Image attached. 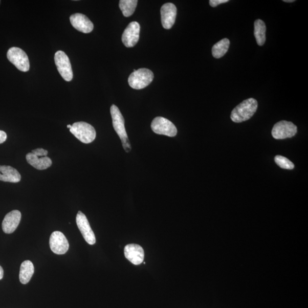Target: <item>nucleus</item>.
<instances>
[{"instance_id":"obj_1","label":"nucleus","mask_w":308,"mask_h":308,"mask_svg":"<svg viewBox=\"0 0 308 308\" xmlns=\"http://www.w3.org/2000/svg\"><path fill=\"white\" fill-rule=\"evenodd\" d=\"M258 107L257 101L254 98H248L243 101L232 111L231 119L233 122L247 121L254 115Z\"/></svg>"},{"instance_id":"obj_2","label":"nucleus","mask_w":308,"mask_h":308,"mask_svg":"<svg viewBox=\"0 0 308 308\" xmlns=\"http://www.w3.org/2000/svg\"><path fill=\"white\" fill-rule=\"evenodd\" d=\"M111 113L114 130L120 138L123 147L126 152L131 150L130 142H129L125 126V119L120 111L115 105H113L111 108Z\"/></svg>"},{"instance_id":"obj_3","label":"nucleus","mask_w":308,"mask_h":308,"mask_svg":"<svg viewBox=\"0 0 308 308\" xmlns=\"http://www.w3.org/2000/svg\"><path fill=\"white\" fill-rule=\"evenodd\" d=\"M70 131L79 141L83 143H91L96 138V131L90 124L84 122H78L73 123Z\"/></svg>"},{"instance_id":"obj_4","label":"nucleus","mask_w":308,"mask_h":308,"mask_svg":"<svg viewBox=\"0 0 308 308\" xmlns=\"http://www.w3.org/2000/svg\"><path fill=\"white\" fill-rule=\"evenodd\" d=\"M153 74L150 70L141 68L130 74L128 82L133 89L140 90L148 86L153 81Z\"/></svg>"},{"instance_id":"obj_5","label":"nucleus","mask_w":308,"mask_h":308,"mask_svg":"<svg viewBox=\"0 0 308 308\" xmlns=\"http://www.w3.org/2000/svg\"><path fill=\"white\" fill-rule=\"evenodd\" d=\"M8 60L16 67L19 71L23 72L29 71L30 63L27 54L23 50L17 47H12L7 52Z\"/></svg>"},{"instance_id":"obj_6","label":"nucleus","mask_w":308,"mask_h":308,"mask_svg":"<svg viewBox=\"0 0 308 308\" xmlns=\"http://www.w3.org/2000/svg\"><path fill=\"white\" fill-rule=\"evenodd\" d=\"M54 61L58 71L64 81L70 82L72 80L73 73L70 59L66 53L61 51L57 52L54 55Z\"/></svg>"},{"instance_id":"obj_7","label":"nucleus","mask_w":308,"mask_h":308,"mask_svg":"<svg viewBox=\"0 0 308 308\" xmlns=\"http://www.w3.org/2000/svg\"><path fill=\"white\" fill-rule=\"evenodd\" d=\"M151 127L154 133L160 135L173 137L177 136L178 133L177 128L173 123L162 117L154 118Z\"/></svg>"},{"instance_id":"obj_8","label":"nucleus","mask_w":308,"mask_h":308,"mask_svg":"<svg viewBox=\"0 0 308 308\" xmlns=\"http://www.w3.org/2000/svg\"><path fill=\"white\" fill-rule=\"evenodd\" d=\"M297 133V127L291 122L281 121L273 126L272 135L276 140H284L294 137Z\"/></svg>"},{"instance_id":"obj_9","label":"nucleus","mask_w":308,"mask_h":308,"mask_svg":"<svg viewBox=\"0 0 308 308\" xmlns=\"http://www.w3.org/2000/svg\"><path fill=\"white\" fill-rule=\"evenodd\" d=\"M50 247L53 252L57 255H63L69 248V242L63 233L59 231H54L50 237Z\"/></svg>"},{"instance_id":"obj_10","label":"nucleus","mask_w":308,"mask_h":308,"mask_svg":"<svg viewBox=\"0 0 308 308\" xmlns=\"http://www.w3.org/2000/svg\"><path fill=\"white\" fill-rule=\"evenodd\" d=\"M76 222L79 231H81L84 239L89 245L96 244V238L85 215L79 211L76 217Z\"/></svg>"},{"instance_id":"obj_11","label":"nucleus","mask_w":308,"mask_h":308,"mask_svg":"<svg viewBox=\"0 0 308 308\" xmlns=\"http://www.w3.org/2000/svg\"><path fill=\"white\" fill-rule=\"evenodd\" d=\"M140 26L138 23L133 21L123 32L122 41L127 48H132L136 46L140 39Z\"/></svg>"},{"instance_id":"obj_12","label":"nucleus","mask_w":308,"mask_h":308,"mask_svg":"<svg viewBox=\"0 0 308 308\" xmlns=\"http://www.w3.org/2000/svg\"><path fill=\"white\" fill-rule=\"evenodd\" d=\"M162 26L166 29H171L174 25L177 14V9L172 3L164 4L161 9Z\"/></svg>"},{"instance_id":"obj_13","label":"nucleus","mask_w":308,"mask_h":308,"mask_svg":"<svg viewBox=\"0 0 308 308\" xmlns=\"http://www.w3.org/2000/svg\"><path fill=\"white\" fill-rule=\"evenodd\" d=\"M72 26L78 31L83 33H89L92 32L94 28L93 23L89 18L81 13L72 14L70 17Z\"/></svg>"},{"instance_id":"obj_14","label":"nucleus","mask_w":308,"mask_h":308,"mask_svg":"<svg viewBox=\"0 0 308 308\" xmlns=\"http://www.w3.org/2000/svg\"><path fill=\"white\" fill-rule=\"evenodd\" d=\"M21 219V213L18 210H13L7 213L5 216L2 228L3 231L10 234L17 229Z\"/></svg>"},{"instance_id":"obj_15","label":"nucleus","mask_w":308,"mask_h":308,"mask_svg":"<svg viewBox=\"0 0 308 308\" xmlns=\"http://www.w3.org/2000/svg\"><path fill=\"white\" fill-rule=\"evenodd\" d=\"M126 259L134 265H140L145 258V252L143 248L136 244L127 245L124 250Z\"/></svg>"},{"instance_id":"obj_16","label":"nucleus","mask_w":308,"mask_h":308,"mask_svg":"<svg viewBox=\"0 0 308 308\" xmlns=\"http://www.w3.org/2000/svg\"><path fill=\"white\" fill-rule=\"evenodd\" d=\"M26 160L29 165L39 170H46L52 165L51 158L48 157H38L32 152L27 153Z\"/></svg>"},{"instance_id":"obj_17","label":"nucleus","mask_w":308,"mask_h":308,"mask_svg":"<svg viewBox=\"0 0 308 308\" xmlns=\"http://www.w3.org/2000/svg\"><path fill=\"white\" fill-rule=\"evenodd\" d=\"M21 180L20 173L14 168L9 166H0V181L18 183Z\"/></svg>"},{"instance_id":"obj_18","label":"nucleus","mask_w":308,"mask_h":308,"mask_svg":"<svg viewBox=\"0 0 308 308\" xmlns=\"http://www.w3.org/2000/svg\"><path fill=\"white\" fill-rule=\"evenodd\" d=\"M34 272V268L32 261L26 260L22 263L19 271V281L23 284H27L31 280Z\"/></svg>"},{"instance_id":"obj_19","label":"nucleus","mask_w":308,"mask_h":308,"mask_svg":"<svg viewBox=\"0 0 308 308\" xmlns=\"http://www.w3.org/2000/svg\"><path fill=\"white\" fill-rule=\"evenodd\" d=\"M254 35L256 42L259 46L265 43L266 40V26L264 21L261 19H257L254 23Z\"/></svg>"},{"instance_id":"obj_20","label":"nucleus","mask_w":308,"mask_h":308,"mask_svg":"<svg viewBox=\"0 0 308 308\" xmlns=\"http://www.w3.org/2000/svg\"><path fill=\"white\" fill-rule=\"evenodd\" d=\"M230 41L227 38L222 39L213 46L212 53L213 57L221 58L224 56L228 49H229Z\"/></svg>"},{"instance_id":"obj_21","label":"nucleus","mask_w":308,"mask_h":308,"mask_svg":"<svg viewBox=\"0 0 308 308\" xmlns=\"http://www.w3.org/2000/svg\"><path fill=\"white\" fill-rule=\"evenodd\" d=\"M138 4L137 0H121L119 6L125 17H130L135 12Z\"/></svg>"},{"instance_id":"obj_22","label":"nucleus","mask_w":308,"mask_h":308,"mask_svg":"<svg viewBox=\"0 0 308 308\" xmlns=\"http://www.w3.org/2000/svg\"><path fill=\"white\" fill-rule=\"evenodd\" d=\"M275 161L278 166L283 169L293 170L295 167L294 164L284 157L277 156L275 158Z\"/></svg>"},{"instance_id":"obj_23","label":"nucleus","mask_w":308,"mask_h":308,"mask_svg":"<svg viewBox=\"0 0 308 308\" xmlns=\"http://www.w3.org/2000/svg\"><path fill=\"white\" fill-rule=\"evenodd\" d=\"M32 153L35 154L36 156L38 157H47L48 151L44 149L39 148L33 150Z\"/></svg>"},{"instance_id":"obj_24","label":"nucleus","mask_w":308,"mask_h":308,"mask_svg":"<svg viewBox=\"0 0 308 308\" xmlns=\"http://www.w3.org/2000/svg\"><path fill=\"white\" fill-rule=\"evenodd\" d=\"M228 0H210V5L212 7H216L218 5L228 3Z\"/></svg>"},{"instance_id":"obj_25","label":"nucleus","mask_w":308,"mask_h":308,"mask_svg":"<svg viewBox=\"0 0 308 308\" xmlns=\"http://www.w3.org/2000/svg\"><path fill=\"white\" fill-rule=\"evenodd\" d=\"M7 139V134L6 132L0 130V144L6 142Z\"/></svg>"},{"instance_id":"obj_26","label":"nucleus","mask_w":308,"mask_h":308,"mask_svg":"<svg viewBox=\"0 0 308 308\" xmlns=\"http://www.w3.org/2000/svg\"><path fill=\"white\" fill-rule=\"evenodd\" d=\"M4 276L3 268L0 266V280L3 279Z\"/></svg>"},{"instance_id":"obj_27","label":"nucleus","mask_w":308,"mask_h":308,"mask_svg":"<svg viewBox=\"0 0 308 308\" xmlns=\"http://www.w3.org/2000/svg\"><path fill=\"white\" fill-rule=\"evenodd\" d=\"M295 2V0H284V2L285 3H294Z\"/></svg>"},{"instance_id":"obj_28","label":"nucleus","mask_w":308,"mask_h":308,"mask_svg":"<svg viewBox=\"0 0 308 308\" xmlns=\"http://www.w3.org/2000/svg\"><path fill=\"white\" fill-rule=\"evenodd\" d=\"M67 127H68V128H71L72 127V125H68L67 126Z\"/></svg>"},{"instance_id":"obj_29","label":"nucleus","mask_w":308,"mask_h":308,"mask_svg":"<svg viewBox=\"0 0 308 308\" xmlns=\"http://www.w3.org/2000/svg\"><path fill=\"white\" fill-rule=\"evenodd\" d=\"M0 3H1V1H0Z\"/></svg>"}]
</instances>
